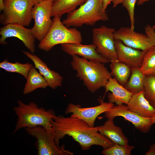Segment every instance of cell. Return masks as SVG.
I'll list each match as a JSON object with an SVG mask.
<instances>
[{"mask_svg":"<svg viewBox=\"0 0 155 155\" xmlns=\"http://www.w3.org/2000/svg\"><path fill=\"white\" fill-rule=\"evenodd\" d=\"M51 123L55 141L58 146L60 140L66 135L71 137L83 150H89L94 145L100 146L104 149L115 144L98 131L99 126L90 127L85 121L77 118L56 115Z\"/></svg>","mask_w":155,"mask_h":155,"instance_id":"6da1fadb","label":"cell"},{"mask_svg":"<svg viewBox=\"0 0 155 155\" xmlns=\"http://www.w3.org/2000/svg\"><path fill=\"white\" fill-rule=\"evenodd\" d=\"M71 56V65L76 72V77L83 81L90 92L94 93L104 87L112 76L104 63L89 60L77 55Z\"/></svg>","mask_w":155,"mask_h":155,"instance_id":"7a4b0ae2","label":"cell"},{"mask_svg":"<svg viewBox=\"0 0 155 155\" xmlns=\"http://www.w3.org/2000/svg\"><path fill=\"white\" fill-rule=\"evenodd\" d=\"M18 105L14 108L17 121L14 132L23 128L41 126L48 130L52 129L51 122L56 115L52 110L39 107L34 102L26 104L18 101Z\"/></svg>","mask_w":155,"mask_h":155,"instance_id":"3957f363","label":"cell"},{"mask_svg":"<svg viewBox=\"0 0 155 155\" xmlns=\"http://www.w3.org/2000/svg\"><path fill=\"white\" fill-rule=\"evenodd\" d=\"M109 20L101 0H87L76 9L67 13L62 22L66 27H80L84 25L92 26L100 21Z\"/></svg>","mask_w":155,"mask_h":155,"instance_id":"277c9868","label":"cell"},{"mask_svg":"<svg viewBox=\"0 0 155 155\" xmlns=\"http://www.w3.org/2000/svg\"><path fill=\"white\" fill-rule=\"evenodd\" d=\"M82 41L81 32L76 28H68L61 21V18L54 17L52 26L38 45L42 50L48 51L59 44H80Z\"/></svg>","mask_w":155,"mask_h":155,"instance_id":"5b68a950","label":"cell"},{"mask_svg":"<svg viewBox=\"0 0 155 155\" xmlns=\"http://www.w3.org/2000/svg\"><path fill=\"white\" fill-rule=\"evenodd\" d=\"M34 5L32 0H4L1 23L4 25L16 24L28 26L32 19V11Z\"/></svg>","mask_w":155,"mask_h":155,"instance_id":"8992f818","label":"cell"},{"mask_svg":"<svg viewBox=\"0 0 155 155\" xmlns=\"http://www.w3.org/2000/svg\"><path fill=\"white\" fill-rule=\"evenodd\" d=\"M27 132L36 139L38 155H72L73 153L65 150L63 146H58L54 140L53 128L48 130L41 126L26 128Z\"/></svg>","mask_w":155,"mask_h":155,"instance_id":"52a82bcc","label":"cell"},{"mask_svg":"<svg viewBox=\"0 0 155 155\" xmlns=\"http://www.w3.org/2000/svg\"><path fill=\"white\" fill-rule=\"evenodd\" d=\"M115 30L103 25L92 30V44L97 52L111 61L118 60L114 33Z\"/></svg>","mask_w":155,"mask_h":155,"instance_id":"ba28073f","label":"cell"},{"mask_svg":"<svg viewBox=\"0 0 155 155\" xmlns=\"http://www.w3.org/2000/svg\"><path fill=\"white\" fill-rule=\"evenodd\" d=\"M53 2L44 1L35 4L32 14L34 25L31 28L35 39L40 41L46 36L51 28L53 20L51 18Z\"/></svg>","mask_w":155,"mask_h":155,"instance_id":"9c48e42d","label":"cell"},{"mask_svg":"<svg viewBox=\"0 0 155 155\" xmlns=\"http://www.w3.org/2000/svg\"><path fill=\"white\" fill-rule=\"evenodd\" d=\"M104 116L107 119H114L118 116L123 117L132 123L136 129L143 133L148 132L154 124L152 118L139 115L129 110L125 104L114 105L109 110L104 113Z\"/></svg>","mask_w":155,"mask_h":155,"instance_id":"30bf717a","label":"cell"},{"mask_svg":"<svg viewBox=\"0 0 155 155\" xmlns=\"http://www.w3.org/2000/svg\"><path fill=\"white\" fill-rule=\"evenodd\" d=\"M0 43L6 44V39L11 37L17 38L21 40L25 46L33 54L35 51V38L31 29L16 24H9L5 25L0 29Z\"/></svg>","mask_w":155,"mask_h":155,"instance_id":"8fae6325","label":"cell"},{"mask_svg":"<svg viewBox=\"0 0 155 155\" xmlns=\"http://www.w3.org/2000/svg\"><path fill=\"white\" fill-rule=\"evenodd\" d=\"M114 105L113 103L102 102L96 106L83 108L80 105L71 103L68 104L65 113H71V117L82 120L93 127L97 117L100 114L108 111Z\"/></svg>","mask_w":155,"mask_h":155,"instance_id":"7c38bea8","label":"cell"},{"mask_svg":"<svg viewBox=\"0 0 155 155\" xmlns=\"http://www.w3.org/2000/svg\"><path fill=\"white\" fill-rule=\"evenodd\" d=\"M114 36L126 45L143 51L153 46L146 34L135 32L129 27H123L115 30Z\"/></svg>","mask_w":155,"mask_h":155,"instance_id":"4fadbf2b","label":"cell"},{"mask_svg":"<svg viewBox=\"0 0 155 155\" xmlns=\"http://www.w3.org/2000/svg\"><path fill=\"white\" fill-rule=\"evenodd\" d=\"M115 43L119 61L125 63L131 68L140 67L146 51H143L129 47L115 39Z\"/></svg>","mask_w":155,"mask_h":155,"instance_id":"5bb4252c","label":"cell"},{"mask_svg":"<svg viewBox=\"0 0 155 155\" xmlns=\"http://www.w3.org/2000/svg\"><path fill=\"white\" fill-rule=\"evenodd\" d=\"M61 49L67 54L77 55L88 60L99 61L104 63L110 62L99 54L93 44L83 45L77 44H66L61 45Z\"/></svg>","mask_w":155,"mask_h":155,"instance_id":"9a60e30c","label":"cell"},{"mask_svg":"<svg viewBox=\"0 0 155 155\" xmlns=\"http://www.w3.org/2000/svg\"><path fill=\"white\" fill-rule=\"evenodd\" d=\"M22 52L33 61L35 67L45 79L48 86L55 89L61 86L63 78L59 73L51 70L46 63L38 56L29 52L22 51Z\"/></svg>","mask_w":155,"mask_h":155,"instance_id":"2e32d148","label":"cell"},{"mask_svg":"<svg viewBox=\"0 0 155 155\" xmlns=\"http://www.w3.org/2000/svg\"><path fill=\"white\" fill-rule=\"evenodd\" d=\"M105 95L110 91L108 95V102H115L117 105L124 104L127 105L132 95L134 94L126 89L120 84L114 78L111 77L108 80L104 87Z\"/></svg>","mask_w":155,"mask_h":155,"instance_id":"e0dca14e","label":"cell"},{"mask_svg":"<svg viewBox=\"0 0 155 155\" xmlns=\"http://www.w3.org/2000/svg\"><path fill=\"white\" fill-rule=\"evenodd\" d=\"M127 106L131 111L143 117L151 118L155 115V109L144 97L143 91L133 94Z\"/></svg>","mask_w":155,"mask_h":155,"instance_id":"ac0fdd59","label":"cell"},{"mask_svg":"<svg viewBox=\"0 0 155 155\" xmlns=\"http://www.w3.org/2000/svg\"><path fill=\"white\" fill-rule=\"evenodd\" d=\"M98 131L115 144L123 145L128 144L127 138L122 129L115 125L113 119H107L103 125L99 126Z\"/></svg>","mask_w":155,"mask_h":155,"instance_id":"d6986e66","label":"cell"},{"mask_svg":"<svg viewBox=\"0 0 155 155\" xmlns=\"http://www.w3.org/2000/svg\"><path fill=\"white\" fill-rule=\"evenodd\" d=\"M33 66L30 69L24 86L23 94H27L38 88H45L48 85L44 77Z\"/></svg>","mask_w":155,"mask_h":155,"instance_id":"ffe728a7","label":"cell"},{"mask_svg":"<svg viewBox=\"0 0 155 155\" xmlns=\"http://www.w3.org/2000/svg\"><path fill=\"white\" fill-rule=\"evenodd\" d=\"M87 0H56L53 2L51 17L61 16L75 10L78 5H81Z\"/></svg>","mask_w":155,"mask_h":155,"instance_id":"44dd1931","label":"cell"},{"mask_svg":"<svg viewBox=\"0 0 155 155\" xmlns=\"http://www.w3.org/2000/svg\"><path fill=\"white\" fill-rule=\"evenodd\" d=\"M110 66L111 76L123 86L129 79L131 73V68L118 60L111 61Z\"/></svg>","mask_w":155,"mask_h":155,"instance_id":"7402d4cb","label":"cell"},{"mask_svg":"<svg viewBox=\"0 0 155 155\" xmlns=\"http://www.w3.org/2000/svg\"><path fill=\"white\" fill-rule=\"evenodd\" d=\"M145 76L140 68H131L129 79L123 86L133 94L142 92L144 90Z\"/></svg>","mask_w":155,"mask_h":155,"instance_id":"603a6c76","label":"cell"},{"mask_svg":"<svg viewBox=\"0 0 155 155\" xmlns=\"http://www.w3.org/2000/svg\"><path fill=\"white\" fill-rule=\"evenodd\" d=\"M32 66V64L30 63H22L17 62L12 63L6 59L0 63L1 68L7 72L20 74L26 79Z\"/></svg>","mask_w":155,"mask_h":155,"instance_id":"cb8c5ba5","label":"cell"},{"mask_svg":"<svg viewBox=\"0 0 155 155\" xmlns=\"http://www.w3.org/2000/svg\"><path fill=\"white\" fill-rule=\"evenodd\" d=\"M140 69L145 75H155V48L153 46L146 51Z\"/></svg>","mask_w":155,"mask_h":155,"instance_id":"d4e9b609","label":"cell"},{"mask_svg":"<svg viewBox=\"0 0 155 155\" xmlns=\"http://www.w3.org/2000/svg\"><path fill=\"white\" fill-rule=\"evenodd\" d=\"M143 92L144 97L155 109V75H145Z\"/></svg>","mask_w":155,"mask_h":155,"instance_id":"484cf974","label":"cell"},{"mask_svg":"<svg viewBox=\"0 0 155 155\" xmlns=\"http://www.w3.org/2000/svg\"><path fill=\"white\" fill-rule=\"evenodd\" d=\"M135 147L129 144L121 145L115 144L113 146L104 149L102 152L104 155H130Z\"/></svg>","mask_w":155,"mask_h":155,"instance_id":"4316f807","label":"cell"},{"mask_svg":"<svg viewBox=\"0 0 155 155\" xmlns=\"http://www.w3.org/2000/svg\"><path fill=\"white\" fill-rule=\"evenodd\" d=\"M137 0H123L122 6L127 9L129 17L131 29L134 30L135 24L134 8Z\"/></svg>","mask_w":155,"mask_h":155,"instance_id":"83f0119b","label":"cell"},{"mask_svg":"<svg viewBox=\"0 0 155 155\" xmlns=\"http://www.w3.org/2000/svg\"><path fill=\"white\" fill-rule=\"evenodd\" d=\"M145 32L148 36L155 48V29L152 26L148 24L145 27Z\"/></svg>","mask_w":155,"mask_h":155,"instance_id":"f1b7e54d","label":"cell"},{"mask_svg":"<svg viewBox=\"0 0 155 155\" xmlns=\"http://www.w3.org/2000/svg\"><path fill=\"white\" fill-rule=\"evenodd\" d=\"M145 154L146 155H155V143L150 146L148 151Z\"/></svg>","mask_w":155,"mask_h":155,"instance_id":"f546056e","label":"cell"},{"mask_svg":"<svg viewBox=\"0 0 155 155\" xmlns=\"http://www.w3.org/2000/svg\"><path fill=\"white\" fill-rule=\"evenodd\" d=\"M113 0H101L102 5L104 10L106 11L108 5Z\"/></svg>","mask_w":155,"mask_h":155,"instance_id":"4dcf8cb0","label":"cell"},{"mask_svg":"<svg viewBox=\"0 0 155 155\" xmlns=\"http://www.w3.org/2000/svg\"><path fill=\"white\" fill-rule=\"evenodd\" d=\"M123 1V0H113L112 1L113 7L114 8L116 7L118 4L122 3Z\"/></svg>","mask_w":155,"mask_h":155,"instance_id":"1f68e13d","label":"cell"},{"mask_svg":"<svg viewBox=\"0 0 155 155\" xmlns=\"http://www.w3.org/2000/svg\"><path fill=\"white\" fill-rule=\"evenodd\" d=\"M35 3V4L40 2L44 1H51L53 2L56 0H32Z\"/></svg>","mask_w":155,"mask_h":155,"instance_id":"d6a6232c","label":"cell"},{"mask_svg":"<svg viewBox=\"0 0 155 155\" xmlns=\"http://www.w3.org/2000/svg\"><path fill=\"white\" fill-rule=\"evenodd\" d=\"M149 0H137V4L138 5H142L145 2L148 1Z\"/></svg>","mask_w":155,"mask_h":155,"instance_id":"836d02e7","label":"cell"},{"mask_svg":"<svg viewBox=\"0 0 155 155\" xmlns=\"http://www.w3.org/2000/svg\"><path fill=\"white\" fill-rule=\"evenodd\" d=\"M4 0H0V10L2 11L4 8Z\"/></svg>","mask_w":155,"mask_h":155,"instance_id":"e575fe53","label":"cell"},{"mask_svg":"<svg viewBox=\"0 0 155 155\" xmlns=\"http://www.w3.org/2000/svg\"><path fill=\"white\" fill-rule=\"evenodd\" d=\"M152 119L154 123H155V115Z\"/></svg>","mask_w":155,"mask_h":155,"instance_id":"d590c367","label":"cell"},{"mask_svg":"<svg viewBox=\"0 0 155 155\" xmlns=\"http://www.w3.org/2000/svg\"><path fill=\"white\" fill-rule=\"evenodd\" d=\"M155 1V0H154ZM152 27L155 29V24L152 26Z\"/></svg>","mask_w":155,"mask_h":155,"instance_id":"8d00e7d4","label":"cell"}]
</instances>
